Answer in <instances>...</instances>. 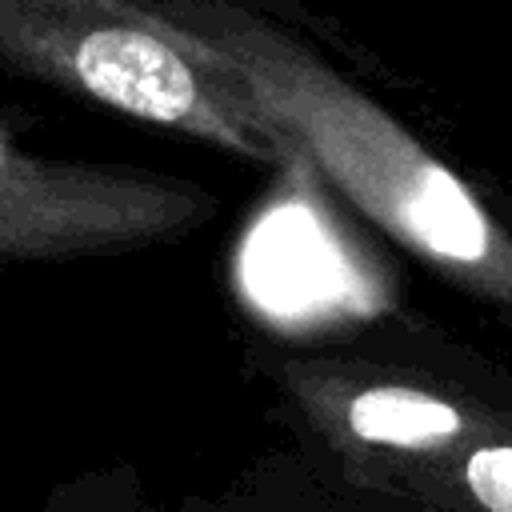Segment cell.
Wrapping results in <instances>:
<instances>
[{
	"label": "cell",
	"instance_id": "obj_1",
	"mask_svg": "<svg viewBox=\"0 0 512 512\" xmlns=\"http://www.w3.org/2000/svg\"><path fill=\"white\" fill-rule=\"evenodd\" d=\"M232 84L288 160L352 204L448 288L512 316V224L472 180L416 136L312 40L236 0H148Z\"/></svg>",
	"mask_w": 512,
	"mask_h": 512
},
{
	"label": "cell",
	"instance_id": "obj_2",
	"mask_svg": "<svg viewBox=\"0 0 512 512\" xmlns=\"http://www.w3.org/2000/svg\"><path fill=\"white\" fill-rule=\"evenodd\" d=\"M304 452L408 512H512V372L420 320L264 356Z\"/></svg>",
	"mask_w": 512,
	"mask_h": 512
},
{
	"label": "cell",
	"instance_id": "obj_3",
	"mask_svg": "<svg viewBox=\"0 0 512 512\" xmlns=\"http://www.w3.org/2000/svg\"><path fill=\"white\" fill-rule=\"evenodd\" d=\"M0 72L268 172L292 164L204 52L148 0H0Z\"/></svg>",
	"mask_w": 512,
	"mask_h": 512
},
{
	"label": "cell",
	"instance_id": "obj_4",
	"mask_svg": "<svg viewBox=\"0 0 512 512\" xmlns=\"http://www.w3.org/2000/svg\"><path fill=\"white\" fill-rule=\"evenodd\" d=\"M220 196L196 180L104 160H52L0 120V260H88L200 232Z\"/></svg>",
	"mask_w": 512,
	"mask_h": 512
},
{
	"label": "cell",
	"instance_id": "obj_5",
	"mask_svg": "<svg viewBox=\"0 0 512 512\" xmlns=\"http://www.w3.org/2000/svg\"><path fill=\"white\" fill-rule=\"evenodd\" d=\"M204 512H408L392 496L364 488L312 452L296 448L256 464L224 500Z\"/></svg>",
	"mask_w": 512,
	"mask_h": 512
},
{
	"label": "cell",
	"instance_id": "obj_6",
	"mask_svg": "<svg viewBox=\"0 0 512 512\" xmlns=\"http://www.w3.org/2000/svg\"><path fill=\"white\" fill-rule=\"evenodd\" d=\"M36 512H152V508L136 468L112 464V468H92L84 476L60 480Z\"/></svg>",
	"mask_w": 512,
	"mask_h": 512
},
{
	"label": "cell",
	"instance_id": "obj_7",
	"mask_svg": "<svg viewBox=\"0 0 512 512\" xmlns=\"http://www.w3.org/2000/svg\"><path fill=\"white\" fill-rule=\"evenodd\" d=\"M488 192H492V204L500 208V216L512 224V188H504V184H492V180H488Z\"/></svg>",
	"mask_w": 512,
	"mask_h": 512
},
{
	"label": "cell",
	"instance_id": "obj_8",
	"mask_svg": "<svg viewBox=\"0 0 512 512\" xmlns=\"http://www.w3.org/2000/svg\"><path fill=\"white\" fill-rule=\"evenodd\" d=\"M508 28H512V20H508Z\"/></svg>",
	"mask_w": 512,
	"mask_h": 512
}]
</instances>
